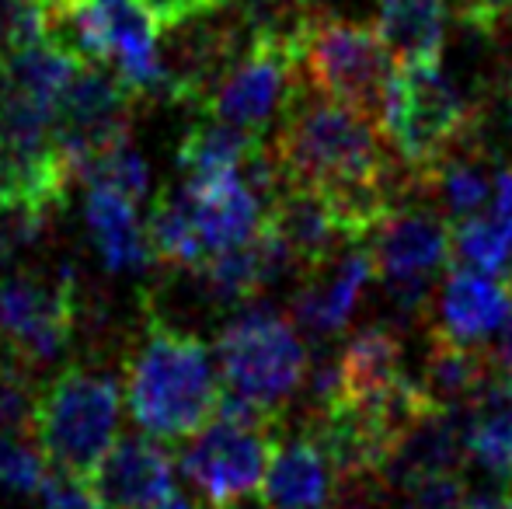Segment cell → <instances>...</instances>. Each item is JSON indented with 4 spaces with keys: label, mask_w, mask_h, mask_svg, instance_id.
Instances as JSON below:
<instances>
[{
    "label": "cell",
    "mask_w": 512,
    "mask_h": 509,
    "mask_svg": "<svg viewBox=\"0 0 512 509\" xmlns=\"http://www.w3.org/2000/svg\"><path fill=\"white\" fill-rule=\"evenodd\" d=\"M154 509H189V503H182V499H168V503H161V506H154Z\"/></svg>",
    "instance_id": "obj_36"
},
{
    "label": "cell",
    "mask_w": 512,
    "mask_h": 509,
    "mask_svg": "<svg viewBox=\"0 0 512 509\" xmlns=\"http://www.w3.org/2000/svg\"><path fill=\"white\" fill-rule=\"evenodd\" d=\"M425 192H439L450 217H471V213H481L485 203H492L495 171H488L478 157H471V147H464L429 178Z\"/></svg>",
    "instance_id": "obj_26"
},
{
    "label": "cell",
    "mask_w": 512,
    "mask_h": 509,
    "mask_svg": "<svg viewBox=\"0 0 512 509\" xmlns=\"http://www.w3.org/2000/svg\"><path fill=\"white\" fill-rule=\"evenodd\" d=\"M42 4H46V7H49V4H56V0H42Z\"/></svg>",
    "instance_id": "obj_39"
},
{
    "label": "cell",
    "mask_w": 512,
    "mask_h": 509,
    "mask_svg": "<svg viewBox=\"0 0 512 509\" xmlns=\"http://www.w3.org/2000/svg\"><path fill=\"white\" fill-rule=\"evenodd\" d=\"M147 241L150 255L168 269L199 272L213 258L203 227V206L185 182L175 189H164L154 199L147 220Z\"/></svg>",
    "instance_id": "obj_18"
},
{
    "label": "cell",
    "mask_w": 512,
    "mask_h": 509,
    "mask_svg": "<svg viewBox=\"0 0 512 509\" xmlns=\"http://www.w3.org/2000/svg\"><path fill=\"white\" fill-rule=\"evenodd\" d=\"M223 387L283 412L307 377V346L290 318L244 311L216 335Z\"/></svg>",
    "instance_id": "obj_6"
},
{
    "label": "cell",
    "mask_w": 512,
    "mask_h": 509,
    "mask_svg": "<svg viewBox=\"0 0 512 509\" xmlns=\"http://www.w3.org/2000/svg\"><path fill=\"white\" fill-rule=\"evenodd\" d=\"M457 7L467 25L485 28V32H492V28H499L502 21L512 18V0H460Z\"/></svg>",
    "instance_id": "obj_33"
},
{
    "label": "cell",
    "mask_w": 512,
    "mask_h": 509,
    "mask_svg": "<svg viewBox=\"0 0 512 509\" xmlns=\"http://www.w3.org/2000/svg\"><path fill=\"white\" fill-rule=\"evenodd\" d=\"M380 133V123L363 112L317 95L304 84L279 119L272 157L286 182L307 185L324 196L415 185V178H405L394 168Z\"/></svg>",
    "instance_id": "obj_1"
},
{
    "label": "cell",
    "mask_w": 512,
    "mask_h": 509,
    "mask_svg": "<svg viewBox=\"0 0 512 509\" xmlns=\"http://www.w3.org/2000/svg\"><path fill=\"white\" fill-rule=\"evenodd\" d=\"M405 346L398 332L370 325L349 339L338 363L317 370V405H380L405 384Z\"/></svg>",
    "instance_id": "obj_12"
},
{
    "label": "cell",
    "mask_w": 512,
    "mask_h": 509,
    "mask_svg": "<svg viewBox=\"0 0 512 509\" xmlns=\"http://www.w3.org/2000/svg\"><path fill=\"white\" fill-rule=\"evenodd\" d=\"M265 224L283 241L293 269H300L304 276L328 269L338 258V252L349 245L335 213H331L328 199L317 189H307V185L286 182L276 192V199L265 206Z\"/></svg>",
    "instance_id": "obj_15"
},
{
    "label": "cell",
    "mask_w": 512,
    "mask_h": 509,
    "mask_svg": "<svg viewBox=\"0 0 512 509\" xmlns=\"http://www.w3.org/2000/svg\"><path fill=\"white\" fill-rule=\"evenodd\" d=\"M467 454L492 475L512 471V374L495 370L464 405Z\"/></svg>",
    "instance_id": "obj_21"
},
{
    "label": "cell",
    "mask_w": 512,
    "mask_h": 509,
    "mask_svg": "<svg viewBox=\"0 0 512 509\" xmlns=\"http://www.w3.org/2000/svg\"><path fill=\"white\" fill-rule=\"evenodd\" d=\"M39 39H46V4L42 0H0V63Z\"/></svg>",
    "instance_id": "obj_29"
},
{
    "label": "cell",
    "mask_w": 512,
    "mask_h": 509,
    "mask_svg": "<svg viewBox=\"0 0 512 509\" xmlns=\"http://www.w3.org/2000/svg\"><path fill=\"white\" fill-rule=\"evenodd\" d=\"M276 440L279 429L241 426L216 415L192 436L189 450L178 457V468L185 471L206 509H234L241 499L262 489Z\"/></svg>",
    "instance_id": "obj_8"
},
{
    "label": "cell",
    "mask_w": 512,
    "mask_h": 509,
    "mask_svg": "<svg viewBox=\"0 0 512 509\" xmlns=\"http://www.w3.org/2000/svg\"><path fill=\"white\" fill-rule=\"evenodd\" d=\"M81 321V290L70 272H0V349L28 370L70 346Z\"/></svg>",
    "instance_id": "obj_7"
},
{
    "label": "cell",
    "mask_w": 512,
    "mask_h": 509,
    "mask_svg": "<svg viewBox=\"0 0 512 509\" xmlns=\"http://www.w3.org/2000/svg\"><path fill=\"white\" fill-rule=\"evenodd\" d=\"M147 7V14L154 18V25L161 32L175 25H185V21L199 18V14H209V11H223L220 0H140Z\"/></svg>",
    "instance_id": "obj_32"
},
{
    "label": "cell",
    "mask_w": 512,
    "mask_h": 509,
    "mask_svg": "<svg viewBox=\"0 0 512 509\" xmlns=\"http://www.w3.org/2000/svg\"><path fill=\"white\" fill-rule=\"evenodd\" d=\"M460 509H512V496H499V492H478L467 496Z\"/></svg>",
    "instance_id": "obj_35"
},
{
    "label": "cell",
    "mask_w": 512,
    "mask_h": 509,
    "mask_svg": "<svg viewBox=\"0 0 512 509\" xmlns=\"http://www.w3.org/2000/svg\"><path fill=\"white\" fill-rule=\"evenodd\" d=\"M119 415L122 387L115 374L74 363L39 387L28 436L49 468L88 482L108 447L119 440Z\"/></svg>",
    "instance_id": "obj_4"
},
{
    "label": "cell",
    "mask_w": 512,
    "mask_h": 509,
    "mask_svg": "<svg viewBox=\"0 0 512 509\" xmlns=\"http://www.w3.org/2000/svg\"><path fill=\"white\" fill-rule=\"evenodd\" d=\"M495 374V360L474 342H460L446 335L443 328H432L429 356H425V374L422 387L429 391L432 401L439 405L464 408L488 377Z\"/></svg>",
    "instance_id": "obj_22"
},
{
    "label": "cell",
    "mask_w": 512,
    "mask_h": 509,
    "mask_svg": "<svg viewBox=\"0 0 512 509\" xmlns=\"http://www.w3.org/2000/svg\"><path fill=\"white\" fill-rule=\"evenodd\" d=\"M300 88V49L279 42H248L199 109L262 136L276 119H283Z\"/></svg>",
    "instance_id": "obj_10"
},
{
    "label": "cell",
    "mask_w": 512,
    "mask_h": 509,
    "mask_svg": "<svg viewBox=\"0 0 512 509\" xmlns=\"http://www.w3.org/2000/svg\"><path fill=\"white\" fill-rule=\"evenodd\" d=\"M74 185L67 157L56 136L21 140L0 129V217L4 213H35L53 217Z\"/></svg>",
    "instance_id": "obj_14"
},
{
    "label": "cell",
    "mask_w": 512,
    "mask_h": 509,
    "mask_svg": "<svg viewBox=\"0 0 512 509\" xmlns=\"http://www.w3.org/2000/svg\"><path fill=\"white\" fill-rule=\"evenodd\" d=\"M380 129L415 185L425 189L457 150L471 147L474 109L439 60H401L387 88Z\"/></svg>",
    "instance_id": "obj_3"
},
{
    "label": "cell",
    "mask_w": 512,
    "mask_h": 509,
    "mask_svg": "<svg viewBox=\"0 0 512 509\" xmlns=\"http://www.w3.org/2000/svg\"><path fill=\"white\" fill-rule=\"evenodd\" d=\"M39 496L46 509H102L81 478H67V475H60V471H49Z\"/></svg>",
    "instance_id": "obj_31"
},
{
    "label": "cell",
    "mask_w": 512,
    "mask_h": 509,
    "mask_svg": "<svg viewBox=\"0 0 512 509\" xmlns=\"http://www.w3.org/2000/svg\"><path fill=\"white\" fill-rule=\"evenodd\" d=\"M464 503V485L453 475H429L405 485V503L401 509H460Z\"/></svg>",
    "instance_id": "obj_30"
},
{
    "label": "cell",
    "mask_w": 512,
    "mask_h": 509,
    "mask_svg": "<svg viewBox=\"0 0 512 509\" xmlns=\"http://www.w3.org/2000/svg\"><path fill=\"white\" fill-rule=\"evenodd\" d=\"M74 178H81L88 189H112V192H119V196L133 199V203H140V199L147 196V185H150L147 161H143V154L129 140L115 143V147L102 150V154L81 161Z\"/></svg>",
    "instance_id": "obj_27"
},
{
    "label": "cell",
    "mask_w": 512,
    "mask_h": 509,
    "mask_svg": "<svg viewBox=\"0 0 512 509\" xmlns=\"http://www.w3.org/2000/svg\"><path fill=\"white\" fill-rule=\"evenodd\" d=\"M450 265L471 272H509L512 265V217L502 213H471L453 224Z\"/></svg>",
    "instance_id": "obj_25"
},
{
    "label": "cell",
    "mask_w": 512,
    "mask_h": 509,
    "mask_svg": "<svg viewBox=\"0 0 512 509\" xmlns=\"http://www.w3.org/2000/svg\"><path fill=\"white\" fill-rule=\"evenodd\" d=\"M258 147H262V136L203 112V119L185 129L182 143H178V168H182L185 182L230 175V171H241Z\"/></svg>",
    "instance_id": "obj_23"
},
{
    "label": "cell",
    "mask_w": 512,
    "mask_h": 509,
    "mask_svg": "<svg viewBox=\"0 0 512 509\" xmlns=\"http://www.w3.org/2000/svg\"><path fill=\"white\" fill-rule=\"evenodd\" d=\"M84 217H88V231L108 272H140L154 258L147 227L136 217L133 199L119 196L112 189H88Z\"/></svg>",
    "instance_id": "obj_20"
},
{
    "label": "cell",
    "mask_w": 512,
    "mask_h": 509,
    "mask_svg": "<svg viewBox=\"0 0 512 509\" xmlns=\"http://www.w3.org/2000/svg\"><path fill=\"white\" fill-rule=\"evenodd\" d=\"M136 105L143 102L112 67L81 63V70L70 77V84L53 105V136L70 171H77V164L88 157L129 140V129L136 123Z\"/></svg>",
    "instance_id": "obj_9"
},
{
    "label": "cell",
    "mask_w": 512,
    "mask_h": 509,
    "mask_svg": "<svg viewBox=\"0 0 512 509\" xmlns=\"http://www.w3.org/2000/svg\"><path fill=\"white\" fill-rule=\"evenodd\" d=\"M495 360H499V367L502 370H509L512 374V290H509V311H506V318H502V325H499V346H495Z\"/></svg>",
    "instance_id": "obj_34"
},
{
    "label": "cell",
    "mask_w": 512,
    "mask_h": 509,
    "mask_svg": "<svg viewBox=\"0 0 512 509\" xmlns=\"http://www.w3.org/2000/svg\"><path fill=\"white\" fill-rule=\"evenodd\" d=\"M509 311V286L495 283L485 272L453 269L439 293V318L443 332L460 342H481L499 332L502 318Z\"/></svg>",
    "instance_id": "obj_19"
},
{
    "label": "cell",
    "mask_w": 512,
    "mask_h": 509,
    "mask_svg": "<svg viewBox=\"0 0 512 509\" xmlns=\"http://www.w3.org/2000/svg\"><path fill=\"white\" fill-rule=\"evenodd\" d=\"M509 290H512V265H509Z\"/></svg>",
    "instance_id": "obj_38"
},
{
    "label": "cell",
    "mask_w": 512,
    "mask_h": 509,
    "mask_svg": "<svg viewBox=\"0 0 512 509\" xmlns=\"http://www.w3.org/2000/svg\"><path fill=\"white\" fill-rule=\"evenodd\" d=\"M377 32L401 60H439L446 42V0H380Z\"/></svg>",
    "instance_id": "obj_24"
},
{
    "label": "cell",
    "mask_w": 512,
    "mask_h": 509,
    "mask_svg": "<svg viewBox=\"0 0 512 509\" xmlns=\"http://www.w3.org/2000/svg\"><path fill=\"white\" fill-rule=\"evenodd\" d=\"M453 227L432 210H394L373 234V269L401 311H425L429 283L439 265H450Z\"/></svg>",
    "instance_id": "obj_11"
},
{
    "label": "cell",
    "mask_w": 512,
    "mask_h": 509,
    "mask_svg": "<svg viewBox=\"0 0 512 509\" xmlns=\"http://www.w3.org/2000/svg\"><path fill=\"white\" fill-rule=\"evenodd\" d=\"M122 398L143 433L182 443L216 419L223 377L196 332L150 321L122 363Z\"/></svg>",
    "instance_id": "obj_2"
},
{
    "label": "cell",
    "mask_w": 512,
    "mask_h": 509,
    "mask_svg": "<svg viewBox=\"0 0 512 509\" xmlns=\"http://www.w3.org/2000/svg\"><path fill=\"white\" fill-rule=\"evenodd\" d=\"M373 276H377V269H373L370 248H349L328 269L314 272L310 283L290 300V321L310 339H331L352 318Z\"/></svg>",
    "instance_id": "obj_17"
},
{
    "label": "cell",
    "mask_w": 512,
    "mask_h": 509,
    "mask_svg": "<svg viewBox=\"0 0 512 509\" xmlns=\"http://www.w3.org/2000/svg\"><path fill=\"white\" fill-rule=\"evenodd\" d=\"M300 70L307 88H314L317 95L335 98L380 123L387 88L398 67L377 25L314 14L300 39Z\"/></svg>",
    "instance_id": "obj_5"
},
{
    "label": "cell",
    "mask_w": 512,
    "mask_h": 509,
    "mask_svg": "<svg viewBox=\"0 0 512 509\" xmlns=\"http://www.w3.org/2000/svg\"><path fill=\"white\" fill-rule=\"evenodd\" d=\"M265 509H328L338 496V471L310 429L279 436L262 478Z\"/></svg>",
    "instance_id": "obj_16"
},
{
    "label": "cell",
    "mask_w": 512,
    "mask_h": 509,
    "mask_svg": "<svg viewBox=\"0 0 512 509\" xmlns=\"http://www.w3.org/2000/svg\"><path fill=\"white\" fill-rule=\"evenodd\" d=\"M49 464L39 454V447H28L21 433H4L0 429V485L11 492H39L49 478Z\"/></svg>",
    "instance_id": "obj_28"
},
{
    "label": "cell",
    "mask_w": 512,
    "mask_h": 509,
    "mask_svg": "<svg viewBox=\"0 0 512 509\" xmlns=\"http://www.w3.org/2000/svg\"><path fill=\"white\" fill-rule=\"evenodd\" d=\"M506 112H509V126H512V74H509V84H506Z\"/></svg>",
    "instance_id": "obj_37"
},
{
    "label": "cell",
    "mask_w": 512,
    "mask_h": 509,
    "mask_svg": "<svg viewBox=\"0 0 512 509\" xmlns=\"http://www.w3.org/2000/svg\"><path fill=\"white\" fill-rule=\"evenodd\" d=\"M175 454L157 436H119L88 475L102 509H154L175 499Z\"/></svg>",
    "instance_id": "obj_13"
}]
</instances>
